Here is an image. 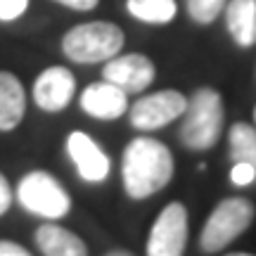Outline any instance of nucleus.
<instances>
[{"instance_id": "20", "label": "nucleus", "mask_w": 256, "mask_h": 256, "mask_svg": "<svg viewBox=\"0 0 256 256\" xmlns=\"http://www.w3.org/2000/svg\"><path fill=\"white\" fill-rule=\"evenodd\" d=\"M10 204H12V188H10L8 178L0 174V216H2V214H8Z\"/></svg>"}, {"instance_id": "1", "label": "nucleus", "mask_w": 256, "mask_h": 256, "mask_svg": "<svg viewBox=\"0 0 256 256\" xmlns=\"http://www.w3.org/2000/svg\"><path fill=\"white\" fill-rule=\"evenodd\" d=\"M124 188L130 200H145L164 190L174 178V156L164 142L140 136L124 150Z\"/></svg>"}, {"instance_id": "22", "label": "nucleus", "mask_w": 256, "mask_h": 256, "mask_svg": "<svg viewBox=\"0 0 256 256\" xmlns=\"http://www.w3.org/2000/svg\"><path fill=\"white\" fill-rule=\"evenodd\" d=\"M55 2L66 5V8H72V10H78V12H88V10L98 8L100 0H55Z\"/></svg>"}, {"instance_id": "8", "label": "nucleus", "mask_w": 256, "mask_h": 256, "mask_svg": "<svg viewBox=\"0 0 256 256\" xmlns=\"http://www.w3.org/2000/svg\"><path fill=\"white\" fill-rule=\"evenodd\" d=\"M154 64L152 60L140 52H130V55H114L107 60L104 69H102V76L104 81L119 86L121 90H126L128 95L133 92H142L154 81Z\"/></svg>"}, {"instance_id": "16", "label": "nucleus", "mask_w": 256, "mask_h": 256, "mask_svg": "<svg viewBox=\"0 0 256 256\" xmlns=\"http://www.w3.org/2000/svg\"><path fill=\"white\" fill-rule=\"evenodd\" d=\"M128 12L147 24H168L176 17V0H126Z\"/></svg>"}, {"instance_id": "4", "label": "nucleus", "mask_w": 256, "mask_h": 256, "mask_svg": "<svg viewBox=\"0 0 256 256\" xmlns=\"http://www.w3.org/2000/svg\"><path fill=\"white\" fill-rule=\"evenodd\" d=\"M254 220V204L244 197H228L211 211L200 235V247L206 254L223 252Z\"/></svg>"}, {"instance_id": "18", "label": "nucleus", "mask_w": 256, "mask_h": 256, "mask_svg": "<svg viewBox=\"0 0 256 256\" xmlns=\"http://www.w3.org/2000/svg\"><path fill=\"white\" fill-rule=\"evenodd\" d=\"M230 180L240 188L244 185H252L256 180V171L254 166L247 164V162H232V171H230Z\"/></svg>"}, {"instance_id": "15", "label": "nucleus", "mask_w": 256, "mask_h": 256, "mask_svg": "<svg viewBox=\"0 0 256 256\" xmlns=\"http://www.w3.org/2000/svg\"><path fill=\"white\" fill-rule=\"evenodd\" d=\"M230 142V162H247L256 171V130L249 124H232L228 133Z\"/></svg>"}, {"instance_id": "10", "label": "nucleus", "mask_w": 256, "mask_h": 256, "mask_svg": "<svg viewBox=\"0 0 256 256\" xmlns=\"http://www.w3.org/2000/svg\"><path fill=\"white\" fill-rule=\"evenodd\" d=\"M66 152L72 156V162L78 168L86 183H102L110 176V156L100 150V145L92 140L90 136H86L83 130H74L66 138Z\"/></svg>"}, {"instance_id": "21", "label": "nucleus", "mask_w": 256, "mask_h": 256, "mask_svg": "<svg viewBox=\"0 0 256 256\" xmlns=\"http://www.w3.org/2000/svg\"><path fill=\"white\" fill-rule=\"evenodd\" d=\"M0 256H28V249H24L17 242L0 240Z\"/></svg>"}, {"instance_id": "7", "label": "nucleus", "mask_w": 256, "mask_h": 256, "mask_svg": "<svg viewBox=\"0 0 256 256\" xmlns=\"http://www.w3.org/2000/svg\"><path fill=\"white\" fill-rule=\"evenodd\" d=\"M188 98L178 90H159L145 95L130 107V124L138 130H156L183 116Z\"/></svg>"}, {"instance_id": "6", "label": "nucleus", "mask_w": 256, "mask_h": 256, "mask_svg": "<svg viewBox=\"0 0 256 256\" xmlns=\"http://www.w3.org/2000/svg\"><path fill=\"white\" fill-rule=\"evenodd\" d=\"M188 244V211L180 202H171L156 216L147 240L150 256H180Z\"/></svg>"}, {"instance_id": "23", "label": "nucleus", "mask_w": 256, "mask_h": 256, "mask_svg": "<svg viewBox=\"0 0 256 256\" xmlns=\"http://www.w3.org/2000/svg\"><path fill=\"white\" fill-rule=\"evenodd\" d=\"M254 119H256V110H254Z\"/></svg>"}, {"instance_id": "3", "label": "nucleus", "mask_w": 256, "mask_h": 256, "mask_svg": "<svg viewBox=\"0 0 256 256\" xmlns=\"http://www.w3.org/2000/svg\"><path fill=\"white\" fill-rule=\"evenodd\" d=\"M121 48H124V31L112 22L78 24L62 38V52L78 64L104 62L119 55Z\"/></svg>"}, {"instance_id": "2", "label": "nucleus", "mask_w": 256, "mask_h": 256, "mask_svg": "<svg viewBox=\"0 0 256 256\" xmlns=\"http://www.w3.org/2000/svg\"><path fill=\"white\" fill-rule=\"evenodd\" d=\"M223 100L218 90L200 88L194 90L188 107L183 112V126H180V142L188 150L204 152L218 142L223 130Z\"/></svg>"}, {"instance_id": "5", "label": "nucleus", "mask_w": 256, "mask_h": 256, "mask_svg": "<svg viewBox=\"0 0 256 256\" xmlns=\"http://www.w3.org/2000/svg\"><path fill=\"white\" fill-rule=\"evenodd\" d=\"M17 200L26 211L50 220L62 218L72 209V200L66 190L48 171H31L24 176L19 180Z\"/></svg>"}, {"instance_id": "9", "label": "nucleus", "mask_w": 256, "mask_h": 256, "mask_svg": "<svg viewBox=\"0 0 256 256\" xmlns=\"http://www.w3.org/2000/svg\"><path fill=\"white\" fill-rule=\"evenodd\" d=\"M76 92V76L66 66H50L34 83V102L43 112H62Z\"/></svg>"}, {"instance_id": "11", "label": "nucleus", "mask_w": 256, "mask_h": 256, "mask_svg": "<svg viewBox=\"0 0 256 256\" xmlns=\"http://www.w3.org/2000/svg\"><path fill=\"white\" fill-rule=\"evenodd\" d=\"M81 110L92 119H119L128 110V92L110 81L90 83L81 92Z\"/></svg>"}, {"instance_id": "13", "label": "nucleus", "mask_w": 256, "mask_h": 256, "mask_svg": "<svg viewBox=\"0 0 256 256\" xmlns=\"http://www.w3.org/2000/svg\"><path fill=\"white\" fill-rule=\"evenodd\" d=\"M36 244L40 254L46 256H86L88 247L78 235L69 232L66 228H60L55 223H46L36 230Z\"/></svg>"}, {"instance_id": "17", "label": "nucleus", "mask_w": 256, "mask_h": 256, "mask_svg": "<svg viewBox=\"0 0 256 256\" xmlns=\"http://www.w3.org/2000/svg\"><path fill=\"white\" fill-rule=\"evenodd\" d=\"M228 0H188V14L197 24H211L218 17Z\"/></svg>"}, {"instance_id": "19", "label": "nucleus", "mask_w": 256, "mask_h": 256, "mask_svg": "<svg viewBox=\"0 0 256 256\" xmlns=\"http://www.w3.org/2000/svg\"><path fill=\"white\" fill-rule=\"evenodd\" d=\"M28 0H0V22H14L26 12Z\"/></svg>"}, {"instance_id": "12", "label": "nucleus", "mask_w": 256, "mask_h": 256, "mask_svg": "<svg viewBox=\"0 0 256 256\" xmlns=\"http://www.w3.org/2000/svg\"><path fill=\"white\" fill-rule=\"evenodd\" d=\"M26 112V92L14 74L0 72V130L8 133L22 124Z\"/></svg>"}, {"instance_id": "14", "label": "nucleus", "mask_w": 256, "mask_h": 256, "mask_svg": "<svg viewBox=\"0 0 256 256\" xmlns=\"http://www.w3.org/2000/svg\"><path fill=\"white\" fill-rule=\"evenodd\" d=\"M226 26L240 48L256 43V0H228L226 2Z\"/></svg>"}]
</instances>
